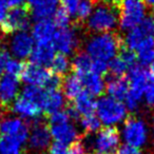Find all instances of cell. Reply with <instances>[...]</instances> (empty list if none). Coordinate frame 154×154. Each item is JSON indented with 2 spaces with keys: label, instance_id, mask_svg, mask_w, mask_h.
<instances>
[{
  "label": "cell",
  "instance_id": "1",
  "mask_svg": "<svg viewBox=\"0 0 154 154\" xmlns=\"http://www.w3.org/2000/svg\"><path fill=\"white\" fill-rule=\"evenodd\" d=\"M124 41L115 33H101L88 41L86 53L94 60L110 62L120 51Z\"/></svg>",
  "mask_w": 154,
  "mask_h": 154
},
{
  "label": "cell",
  "instance_id": "2",
  "mask_svg": "<svg viewBox=\"0 0 154 154\" xmlns=\"http://www.w3.org/2000/svg\"><path fill=\"white\" fill-rule=\"evenodd\" d=\"M95 112L100 122L107 127H114L126 119L128 110L122 101L107 95L96 100Z\"/></svg>",
  "mask_w": 154,
  "mask_h": 154
},
{
  "label": "cell",
  "instance_id": "3",
  "mask_svg": "<svg viewBox=\"0 0 154 154\" xmlns=\"http://www.w3.org/2000/svg\"><path fill=\"white\" fill-rule=\"evenodd\" d=\"M118 22V11L110 5L101 3L90 15L87 22L89 30L95 33H109L115 29Z\"/></svg>",
  "mask_w": 154,
  "mask_h": 154
},
{
  "label": "cell",
  "instance_id": "4",
  "mask_svg": "<svg viewBox=\"0 0 154 154\" xmlns=\"http://www.w3.org/2000/svg\"><path fill=\"white\" fill-rule=\"evenodd\" d=\"M118 17L122 30L130 31L138 26L146 17V7L143 0H122Z\"/></svg>",
  "mask_w": 154,
  "mask_h": 154
},
{
  "label": "cell",
  "instance_id": "5",
  "mask_svg": "<svg viewBox=\"0 0 154 154\" xmlns=\"http://www.w3.org/2000/svg\"><path fill=\"white\" fill-rule=\"evenodd\" d=\"M122 136L125 143L133 148H140L147 143L148 128L143 120L136 117L126 119L122 127Z\"/></svg>",
  "mask_w": 154,
  "mask_h": 154
},
{
  "label": "cell",
  "instance_id": "6",
  "mask_svg": "<svg viewBox=\"0 0 154 154\" xmlns=\"http://www.w3.org/2000/svg\"><path fill=\"white\" fill-rule=\"evenodd\" d=\"M30 11V8L26 5L11 9V11L8 12L5 21L0 24L1 32L9 35L26 31L31 23Z\"/></svg>",
  "mask_w": 154,
  "mask_h": 154
},
{
  "label": "cell",
  "instance_id": "7",
  "mask_svg": "<svg viewBox=\"0 0 154 154\" xmlns=\"http://www.w3.org/2000/svg\"><path fill=\"white\" fill-rule=\"evenodd\" d=\"M150 72L146 70L145 66L136 63L128 71L127 79L129 82V98L134 99L137 103H140L143 97V92L150 79Z\"/></svg>",
  "mask_w": 154,
  "mask_h": 154
},
{
  "label": "cell",
  "instance_id": "8",
  "mask_svg": "<svg viewBox=\"0 0 154 154\" xmlns=\"http://www.w3.org/2000/svg\"><path fill=\"white\" fill-rule=\"evenodd\" d=\"M120 134L115 127H106L96 132L95 137L90 141L97 153L112 154L119 148Z\"/></svg>",
  "mask_w": 154,
  "mask_h": 154
},
{
  "label": "cell",
  "instance_id": "9",
  "mask_svg": "<svg viewBox=\"0 0 154 154\" xmlns=\"http://www.w3.org/2000/svg\"><path fill=\"white\" fill-rule=\"evenodd\" d=\"M154 35V17L148 16L143 19V21L135 28L128 31L126 38L124 41V47L127 49L134 51L137 49L139 43L145 38Z\"/></svg>",
  "mask_w": 154,
  "mask_h": 154
},
{
  "label": "cell",
  "instance_id": "10",
  "mask_svg": "<svg viewBox=\"0 0 154 154\" xmlns=\"http://www.w3.org/2000/svg\"><path fill=\"white\" fill-rule=\"evenodd\" d=\"M30 128L26 120L18 117H8L0 120V135L13 137L21 143L28 141Z\"/></svg>",
  "mask_w": 154,
  "mask_h": 154
},
{
  "label": "cell",
  "instance_id": "11",
  "mask_svg": "<svg viewBox=\"0 0 154 154\" xmlns=\"http://www.w3.org/2000/svg\"><path fill=\"white\" fill-rule=\"evenodd\" d=\"M52 43L55 51H58L60 54L68 56L76 51L79 41L75 31L68 26V28L58 29V31H56Z\"/></svg>",
  "mask_w": 154,
  "mask_h": 154
},
{
  "label": "cell",
  "instance_id": "12",
  "mask_svg": "<svg viewBox=\"0 0 154 154\" xmlns=\"http://www.w3.org/2000/svg\"><path fill=\"white\" fill-rule=\"evenodd\" d=\"M52 72L45 66H37L32 62L24 64L20 77L26 86H37L45 88L49 82Z\"/></svg>",
  "mask_w": 154,
  "mask_h": 154
},
{
  "label": "cell",
  "instance_id": "13",
  "mask_svg": "<svg viewBox=\"0 0 154 154\" xmlns=\"http://www.w3.org/2000/svg\"><path fill=\"white\" fill-rule=\"evenodd\" d=\"M35 47V40L26 31L15 33L10 42V51L17 59L30 57Z\"/></svg>",
  "mask_w": 154,
  "mask_h": 154
},
{
  "label": "cell",
  "instance_id": "14",
  "mask_svg": "<svg viewBox=\"0 0 154 154\" xmlns=\"http://www.w3.org/2000/svg\"><path fill=\"white\" fill-rule=\"evenodd\" d=\"M51 139L52 136L49 128L42 122H39L38 119L34 120L28 137L30 147L37 151H42L49 148Z\"/></svg>",
  "mask_w": 154,
  "mask_h": 154
},
{
  "label": "cell",
  "instance_id": "15",
  "mask_svg": "<svg viewBox=\"0 0 154 154\" xmlns=\"http://www.w3.org/2000/svg\"><path fill=\"white\" fill-rule=\"evenodd\" d=\"M52 138L57 143L63 145H71L80 139L78 131L72 124V122H60V124H50L49 127Z\"/></svg>",
  "mask_w": 154,
  "mask_h": 154
},
{
  "label": "cell",
  "instance_id": "16",
  "mask_svg": "<svg viewBox=\"0 0 154 154\" xmlns=\"http://www.w3.org/2000/svg\"><path fill=\"white\" fill-rule=\"evenodd\" d=\"M19 80L17 77L5 74L0 77V105L9 106L18 96Z\"/></svg>",
  "mask_w": 154,
  "mask_h": 154
},
{
  "label": "cell",
  "instance_id": "17",
  "mask_svg": "<svg viewBox=\"0 0 154 154\" xmlns=\"http://www.w3.org/2000/svg\"><path fill=\"white\" fill-rule=\"evenodd\" d=\"M12 103H13L12 110L14 113H16L24 119L36 120L42 113V110L40 109L38 105L22 96L16 98Z\"/></svg>",
  "mask_w": 154,
  "mask_h": 154
},
{
  "label": "cell",
  "instance_id": "18",
  "mask_svg": "<svg viewBox=\"0 0 154 154\" xmlns=\"http://www.w3.org/2000/svg\"><path fill=\"white\" fill-rule=\"evenodd\" d=\"M108 96H111L120 101H124L129 93V82L125 76H111L106 82Z\"/></svg>",
  "mask_w": 154,
  "mask_h": 154
},
{
  "label": "cell",
  "instance_id": "19",
  "mask_svg": "<svg viewBox=\"0 0 154 154\" xmlns=\"http://www.w3.org/2000/svg\"><path fill=\"white\" fill-rule=\"evenodd\" d=\"M55 56V49L53 43H36L30 55L32 63L41 66H49Z\"/></svg>",
  "mask_w": 154,
  "mask_h": 154
},
{
  "label": "cell",
  "instance_id": "20",
  "mask_svg": "<svg viewBox=\"0 0 154 154\" xmlns=\"http://www.w3.org/2000/svg\"><path fill=\"white\" fill-rule=\"evenodd\" d=\"M56 26L50 19L36 21L32 29V37L36 43H49L53 40Z\"/></svg>",
  "mask_w": 154,
  "mask_h": 154
},
{
  "label": "cell",
  "instance_id": "21",
  "mask_svg": "<svg viewBox=\"0 0 154 154\" xmlns=\"http://www.w3.org/2000/svg\"><path fill=\"white\" fill-rule=\"evenodd\" d=\"M82 82L84 91L88 93L89 95L95 97L99 96L103 93L106 88V82L101 75H98L96 73H89L85 76L80 77Z\"/></svg>",
  "mask_w": 154,
  "mask_h": 154
},
{
  "label": "cell",
  "instance_id": "22",
  "mask_svg": "<svg viewBox=\"0 0 154 154\" xmlns=\"http://www.w3.org/2000/svg\"><path fill=\"white\" fill-rule=\"evenodd\" d=\"M62 94L64 98L69 100H74L78 95L84 92V87H82V78L79 76L75 75L74 73L68 76L62 80Z\"/></svg>",
  "mask_w": 154,
  "mask_h": 154
},
{
  "label": "cell",
  "instance_id": "23",
  "mask_svg": "<svg viewBox=\"0 0 154 154\" xmlns=\"http://www.w3.org/2000/svg\"><path fill=\"white\" fill-rule=\"evenodd\" d=\"M63 106L64 96L60 89L59 90H47V94H45V100H43L42 107H41L42 112L51 115L59 110H62Z\"/></svg>",
  "mask_w": 154,
  "mask_h": 154
},
{
  "label": "cell",
  "instance_id": "24",
  "mask_svg": "<svg viewBox=\"0 0 154 154\" xmlns=\"http://www.w3.org/2000/svg\"><path fill=\"white\" fill-rule=\"evenodd\" d=\"M140 66H150L154 60V36L145 38L135 50Z\"/></svg>",
  "mask_w": 154,
  "mask_h": 154
},
{
  "label": "cell",
  "instance_id": "25",
  "mask_svg": "<svg viewBox=\"0 0 154 154\" xmlns=\"http://www.w3.org/2000/svg\"><path fill=\"white\" fill-rule=\"evenodd\" d=\"M72 107L74 108V110L79 116L89 115V114L95 113L96 100L94 99V97L89 95L88 93L84 91L82 94L78 95L74 99V103H73Z\"/></svg>",
  "mask_w": 154,
  "mask_h": 154
},
{
  "label": "cell",
  "instance_id": "26",
  "mask_svg": "<svg viewBox=\"0 0 154 154\" xmlns=\"http://www.w3.org/2000/svg\"><path fill=\"white\" fill-rule=\"evenodd\" d=\"M93 59L86 53V52H79L75 55L71 68L73 69V72L75 75L82 77L85 75L92 72Z\"/></svg>",
  "mask_w": 154,
  "mask_h": 154
},
{
  "label": "cell",
  "instance_id": "27",
  "mask_svg": "<svg viewBox=\"0 0 154 154\" xmlns=\"http://www.w3.org/2000/svg\"><path fill=\"white\" fill-rule=\"evenodd\" d=\"M57 5L50 2L48 0H42L37 5L33 7L32 16L35 21H40V20H47L53 17L54 13L56 11Z\"/></svg>",
  "mask_w": 154,
  "mask_h": 154
},
{
  "label": "cell",
  "instance_id": "28",
  "mask_svg": "<svg viewBox=\"0 0 154 154\" xmlns=\"http://www.w3.org/2000/svg\"><path fill=\"white\" fill-rule=\"evenodd\" d=\"M45 94H47V90L45 88L37 86H26L21 92V96L24 98L29 99V100L33 101L39 107H42L43 100H45Z\"/></svg>",
  "mask_w": 154,
  "mask_h": 154
},
{
  "label": "cell",
  "instance_id": "29",
  "mask_svg": "<svg viewBox=\"0 0 154 154\" xmlns=\"http://www.w3.org/2000/svg\"><path fill=\"white\" fill-rule=\"evenodd\" d=\"M22 146L23 143L13 137L0 135V154H21Z\"/></svg>",
  "mask_w": 154,
  "mask_h": 154
},
{
  "label": "cell",
  "instance_id": "30",
  "mask_svg": "<svg viewBox=\"0 0 154 154\" xmlns=\"http://www.w3.org/2000/svg\"><path fill=\"white\" fill-rule=\"evenodd\" d=\"M70 61H69L68 57L63 54H55L53 60L50 63V69H51V72L55 75H58V76H63L64 74L68 73V71L70 70Z\"/></svg>",
  "mask_w": 154,
  "mask_h": 154
},
{
  "label": "cell",
  "instance_id": "31",
  "mask_svg": "<svg viewBox=\"0 0 154 154\" xmlns=\"http://www.w3.org/2000/svg\"><path fill=\"white\" fill-rule=\"evenodd\" d=\"M80 127L85 131L86 134H92V133L98 132L100 130V120L97 117V115L95 113L89 114V115L80 116Z\"/></svg>",
  "mask_w": 154,
  "mask_h": 154
},
{
  "label": "cell",
  "instance_id": "32",
  "mask_svg": "<svg viewBox=\"0 0 154 154\" xmlns=\"http://www.w3.org/2000/svg\"><path fill=\"white\" fill-rule=\"evenodd\" d=\"M94 3L93 0H80L74 15L77 22H84L87 18L90 17Z\"/></svg>",
  "mask_w": 154,
  "mask_h": 154
},
{
  "label": "cell",
  "instance_id": "33",
  "mask_svg": "<svg viewBox=\"0 0 154 154\" xmlns=\"http://www.w3.org/2000/svg\"><path fill=\"white\" fill-rule=\"evenodd\" d=\"M109 70L112 76H124L126 73H128L130 68L120 56H115L109 62Z\"/></svg>",
  "mask_w": 154,
  "mask_h": 154
},
{
  "label": "cell",
  "instance_id": "34",
  "mask_svg": "<svg viewBox=\"0 0 154 154\" xmlns=\"http://www.w3.org/2000/svg\"><path fill=\"white\" fill-rule=\"evenodd\" d=\"M53 23L55 24V26H57L58 29H63L68 28L70 24V14L62 8L56 9L55 13L53 15Z\"/></svg>",
  "mask_w": 154,
  "mask_h": 154
},
{
  "label": "cell",
  "instance_id": "35",
  "mask_svg": "<svg viewBox=\"0 0 154 154\" xmlns=\"http://www.w3.org/2000/svg\"><path fill=\"white\" fill-rule=\"evenodd\" d=\"M24 63L22 61H20L17 58H11V59L8 61L7 66H5V74L10 75V76L17 77L20 76L22 70H23Z\"/></svg>",
  "mask_w": 154,
  "mask_h": 154
},
{
  "label": "cell",
  "instance_id": "36",
  "mask_svg": "<svg viewBox=\"0 0 154 154\" xmlns=\"http://www.w3.org/2000/svg\"><path fill=\"white\" fill-rule=\"evenodd\" d=\"M143 98H145L147 105L153 107L154 106V77L150 76V79L147 84V87L143 92Z\"/></svg>",
  "mask_w": 154,
  "mask_h": 154
},
{
  "label": "cell",
  "instance_id": "37",
  "mask_svg": "<svg viewBox=\"0 0 154 154\" xmlns=\"http://www.w3.org/2000/svg\"><path fill=\"white\" fill-rule=\"evenodd\" d=\"M66 154H88L87 153V148L85 143H82V139H78L75 143H71L68 148V153Z\"/></svg>",
  "mask_w": 154,
  "mask_h": 154
},
{
  "label": "cell",
  "instance_id": "38",
  "mask_svg": "<svg viewBox=\"0 0 154 154\" xmlns=\"http://www.w3.org/2000/svg\"><path fill=\"white\" fill-rule=\"evenodd\" d=\"M108 70H109V62L93 59V64H92L93 73H96L98 75H103L106 74L108 72Z\"/></svg>",
  "mask_w": 154,
  "mask_h": 154
},
{
  "label": "cell",
  "instance_id": "39",
  "mask_svg": "<svg viewBox=\"0 0 154 154\" xmlns=\"http://www.w3.org/2000/svg\"><path fill=\"white\" fill-rule=\"evenodd\" d=\"M61 3V8L64 9L70 15H75V12L78 7L80 0H59Z\"/></svg>",
  "mask_w": 154,
  "mask_h": 154
},
{
  "label": "cell",
  "instance_id": "40",
  "mask_svg": "<svg viewBox=\"0 0 154 154\" xmlns=\"http://www.w3.org/2000/svg\"><path fill=\"white\" fill-rule=\"evenodd\" d=\"M50 154H66L68 153V146L61 143L54 141L49 149Z\"/></svg>",
  "mask_w": 154,
  "mask_h": 154
},
{
  "label": "cell",
  "instance_id": "41",
  "mask_svg": "<svg viewBox=\"0 0 154 154\" xmlns=\"http://www.w3.org/2000/svg\"><path fill=\"white\" fill-rule=\"evenodd\" d=\"M11 59L10 52L5 49H0V75L5 73V66H7L8 61Z\"/></svg>",
  "mask_w": 154,
  "mask_h": 154
},
{
  "label": "cell",
  "instance_id": "42",
  "mask_svg": "<svg viewBox=\"0 0 154 154\" xmlns=\"http://www.w3.org/2000/svg\"><path fill=\"white\" fill-rule=\"evenodd\" d=\"M117 154H141V152L139 151V149L137 148H133L130 146H122V147L118 148V150L116 151Z\"/></svg>",
  "mask_w": 154,
  "mask_h": 154
},
{
  "label": "cell",
  "instance_id": "43",
  "mask_svg": "<svg viewBox=\"0 0 154 154\" xmlns=\"http://www.w3.org/2000/svg\"><path fill=\"white\" fill-rule=\"evenodd\" d=\"M24 1L26 0H0V2L3 3L7 8H11V9L23 5Z\"/></svg>",
  "mask_w": 154,
  "mask_h": 154
},
{
  "label": "cell",
  "instance_id": "44",
  "mask_svg": "<svg viewBox=\"0 0 154 154\" xmlns=\"http://www.w3.org/2000/svg\"><path fill=\"white\" fill-rule=\"evenodd\" d=\"M7 15H8V8L3 3L0 2V24L5 21Z\"/></svg>",
  "mask_w": 154,
  "mask_h": 154
},
{
  "label": "cell",
  "instance_id": "45",
  "mask_svg": "<svg viewBox=\"0 0 154 154\" xmlns=\"http://www.w3.org/2000/svg\"><path fill=\"white\" fill-rule=\"evenodd\" d=\"M145 7H147L149 10H151L154 13V0H143Z\"/></svg>",
  "mask_w": 154,
  "mask_h": 154
},
{
  "label": "cell",
  "instance_id": "46",
  "mask_svg": "<svg viewBox=\"0 0 154 154\" xmlns=\"http://www.w3.org/2000/svg\"><path fill=\"white\" fill-rule=\"evenodd\" d=\"M42 0H28L29 5H31V7H35V5H37L39 2H41Z\"/></svg>",
  "mask_w": 154,
  "mask_h": 154
},
{
  "label": "cell",
  "instance_id": "47",
  "mask_svg": "<svg viewBox=\"0 0 154 154\" xmlns=\"http://www.w3.org/2000/svg\"><path fill=\"white\" fill-rule=\"evenodd\" d=\"M149 72H150V74L154 77V60L152 61V63L150 64V71H149Z\"/></svg>",
  "mask_w": 154,
  "mask_h": 154
},
{
  "label": "cell",
  "instance_id": "48",
  "mask_svg": "<svg viewBox=\"0 0 154 154\" xmlns=\"http://www.w3.org/2000/svg\"><path fill=\"white\" fill-rule=\"evenodd\" d=\"M153 131H154V116H153Z\"/></svg>",
  "mask_w": 154,
  "mask_h": 154
},
{
  "label": "cell",
  "instance_id": "49",
  "mask_svg": "<svg viewBox=\"0 0 154 154\" xmlns=\"http://www.w3.org/2000/svg\"><path fill=\"white\" fill-rule=\"evenodd\" d=\"M97 154H99V153H97Z\"/></svg>",
  "mask_w": 154,
  "mask_h": 154
}]
</instances>
